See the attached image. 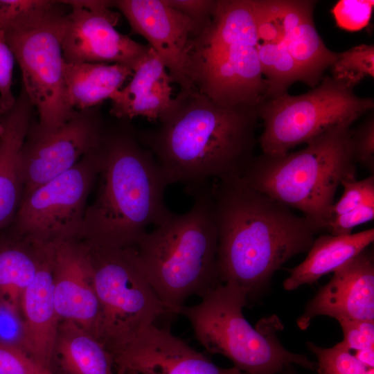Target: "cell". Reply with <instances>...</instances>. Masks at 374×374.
Returning <instances> with one entry per match:
<instances>
[{"label":"cell","mask_w":374,"mask_h":374,"mask_svg":"<svg viewBox=\"0 0 374 374\" xmlns=\"http://www.w3.org/2000/svg\"><path fill=\"white\" fill-rule=\"evenodd\" d=\"M373 6V0H340L332 8V14L340 28L358 31L369 23Z\"/></svg>","instance_id":"4dcf8cb0"},{"label":"cell","mask_w":374,"mask_h":374,"mask_svg":"<svg viewBox=\"0 0 374 374\" xmlns=\"http://www.w3.org/2000/svg\"><path fill=\"white\" fill-rule=\"evenodd\" d=\"M19 305L26 328L25 352L41 365L55 370L54 348L61 320L53 294L52 243L47 244L34 279L20 297Z\"/></svg>","instance_id":"ac0fdd59"},{"label":"cell","mask_w":374,"mask_h":374,"mask_svg":"<svg viewBox=\"0 0 374 374\" xmlns=\"http://www.w3.org/2000/svg\"><path fill=\"white\" fill-rule=\"evenodd\" d=\"M116 368L133 374H242L221 368L170 330L154 325L111 352Z\"/></svg>","instance_id":"9a60e30c"},{"label":"cell","mask_w":374,"mask_h":374,"mask_svg":"<svg viewBox=\"0 0 374 374\" xmlns=\"http://www.w3.org/2000/svg\"><path fill=\"white\" fill-rule=\"evenodd\" d=\"M15 60L5 33L0 29V116L8 113L16 101L12 91Z\"/></svg>","instance_id":"e575fe53"},{"label":"cell","mask_w":374,"mask_h":374,"mask_svg":"<svg viewBox=\"0 0 374 374\" xmlns=\"http://www.w3.org/2000/svg\"><path fill=\"white\" fill-rule=\"evenodd\" d=\"M8 229L0 235V294L19 304L25 289L34 279L46 246Z\"/></svg>","instance_id":"484cf974"},{"label":"cell","mask_w":374,"mask_h":374,"mask_svg":"<svg viewBox=\"0 0 374 374\" xmlns=\"http://www.w3.org/2000/svg\"><path fill=\"white\" fill-rule=\"evenodd\" d=\"M96 149L24 196L9 229L44 243L76 238L97 180Z\"/></svg>","instance_id":"30bf717a"},{"label":"cell","mask_w":374,"mask_h":374,"mask_svg":"<svg viewBox=\"0 0 374 374\" xmlns=\"http://www.w3.org/2000/svg\"><path fill=\"white\" fill-rule=\"evenodd\" d=\"M64 14L26 30L5 33L21 71L22 87L37 110L36 123L44 130L59 127L75 111L65 96L59 28Z\"/></svg>","instance_id":"8fae6325"},{"label":"cell","mask_w":374,"mask_h":374,"mask_svg":"<svg viewBox=\"0 0 374 374\" xmlns=\"http://www.w3.org/2000/svg\"><path fill=\"white\" fill-rule=\"evenodd\" d=\"M373 240V228L348 235L323 234L314 238L305 259L287 269L290 276L283 282L284 289L290 291L315 283L368 248Z\"/></svg>","instance_id":"603a6c76"},{"label":"cell","mask_w":374,"mask_h":374,"mask_svg":"<svg viewBox=\"0 0 374 374\" xmlns=\"http://www.w3.org/2000/svg\"><path fill=\"white\" fill-rule=\"evenodd\" d=\"M258 106L218 104L195 88L180 89L152 128L136 130L169 184L200 186L241 177L254 156Z\"/></svg>","instance_id":"6da1fadb"},{"label":"cell","mask_w":374,"mask_h":374,"mask_svg":"<svg viewBox=\"0 0 374 374\" xmlns=\"http://www.w3.org/2000/svg\"><path fill=\"white\" fill-rule=\"evenodd\" d=\"M63 2L69 7L59 24L65 62L118 64L133 71L150 51L115 28L120 15L111 10L113 1Z\"/></svg>","instance_id":"7c38bea8"},{"label":"cell","mask_w":374,"mask_h":374,"mask_svg":"<svg viewBox=\"0 0 374 374\" xmlns=\"http://www.w3.org/2000/svg\"><path fill=\"white\" fill-rule=\"evenodd\" d=\"M277 374H298L292 364L285 366L283 369Z\"/></svg>","instance_id":"ab89813d"},{"label":"cell","mask_w":374,"mask_h":374,"mask_svg":"<svg viewBox=\"0 0 374 374\" xmlns=\"http://www.w3.org/2000/svg\"><path fill=\"white\" fill-rule=\"evenodd\" d=\"M172 83L163 61L150 47L130 82L112 96L110 114L118 119L143 116L157 122L173 99Z\"/></svg>","instance_id":"44dd1931"},{"label":"cell","mask_w":374,"mask_h":374,"mask_svg":"<svg viewBox=\"0 0 374 374\" xmlns=\"http://www.w3.org/2000/svg\"><path fill=\"white\" fill-rule=\"evenodd\" d=\"M105 127L96 107L75 110L68 121L51 130L42 129L33 119L21 150L23 197L94 151Z\"/></svg>","instance_id":"4fadbf2b"},{"label":"cell","mask_w":374,"mask_h":374,"mask_svg":"<svg viewBox=\"0 0 374 374\" xmlns=\"http://www.w3.org/2000/svg\"><path fill=\"white\" fill-rule=\"evenodd\" d=\"M0 374H60L46 368L24 350L0 344Z\"/></svg>","instance_id":"d6a6232c"},{"label":"cell","mask_w":374,"mask_h":374,"mask_svg":"<svg viewBox=\"0 0 374 374\" xmlns=\"http://www.w3.org/2000/svg\"><path fill=\"white\" fill-rule=\"evenodd\" d=\"M256 21L257 50L266 82L265 100L287 93L303 74L283 41L280 26L272 0H252ZM264 100V101H265Z\"/></svg>","instance_id":"7402d4cb"},{"label":"cell","mask_w":374,"mask_h":374,"mask_svg":"<svg viewBox=\"0 0 374 374\" xmlns=\"http://www.w3.org/2000/svg\"><path fill=\"white\" fill-rule=\"evenodd\" d=\"M242 374H247V373H242Z\"/></svg>","instance_id":"ee69618b"},{"label":"cell","mask_w":374,"mask_h":374,"mask_svg":"<svg viewBox=\"0 0 374 374\" xmlns=\"http://www.w3.org/2000/svg\"><path fill=\"white\" fill-rule=\"evenodd\" d=\"M221 283H233L249 301L260 299L274 273L308 253L319 230L287 205L245 184L240 177L211 184Z\"/></svg>","instance_id":"7a4b0ae2"},{"label":"cell","mask_w":374,"mask_h":374,"mask_svg":"<svg viewBox=\"0 0 374 374\" xmlns=\"http://www.w3.org/2000/svg\"><path fill=\"white\" fill-rule=\"evenodd\" d=\"M112 6L127 19L131 33L149 42L173 83L180 89L195 88L187 73V55L191 40L199 30L191 19L164 0H116Z\"/></svg>","instance_id":"5bb4252c"},{"label":"cell","mask_w":374,"mask_h":374,"mask_svg":"<svg viewBox=\"0 0 374 374\" xmlns=\"http://www.w3.org/2000/svg\"><path fill=\"white\" fill-rule=\"evenodd\" d=\"M342 195L332 208V217L364 206H374V176L345 181ZM331 217V218H332Z\"/></svg>","instance_id":"1f68e13d"},{"label":"cell","mask_w":374,"mask_h":374,"mask_svg":"<svg viewBox=\"0 0 374 374\" xmlns=\"http://www.w3.org/2000/svg\"><path fill=\"white\" fill-rule=\"evenodd\" d=\"M330 68L331 77L354 89L365 78L374 76L373 45L362 44L338 53Z\"/></svg>","instance_id":"83f0119b"},{"label":"cell","mask_w":374,"mask_h":374,"mask_svg":"<svg viewBox=\"0 0 374 374\" xmlns=\"http://www.w3.org/2000/svg\"><path fill=\"white\" fill-rule=\"evenodd\" d=\"M372 98L357 96L353 89L326 76L299 96L285 93L258 106L263 131L258 139L262 154L282 155L308 143L333 125L373 109Z\"/></svg>","instance_id":"9c48e42d"},{"label":"cell","mask_w":374,"mask_h":374,"mask_svg":"<svg viewBox=\"0 0 374 374\" xmlns=\"http://www.w3.org/2000/svg\"><path fill=\"white\" fill-rule=\"evenodd\" d=\"M357 118L333 125L300 150L255 157L240 179L251 188L300 211L319 231L326 230L339 186L356 179L350 127Z\"/></svg>","instance_id":"5b68a950"},{"label":"cell","mask_w":374,"mask_h":374,"mask_svg":"<svg viewBox=\"0 0 374 374\" xmlns=\"http://www.w3.org/2000/svg\"><path fill=\"white\" fill-rule=\"evenodd\" d=\"M1 116H0V132H1Z\"/></svg>","instance_id":"b9f144b4"},{"label":"cell","mask_w":374,"mask_h":374,"mask_svg":"<svg viewBox=\"0 0 374 374\" xmlns=\"http://www.w3.org/2000/svg\"><path fill=\"white\" fill-rule=\"evenodd\" d=\"M184 190L193 197L190 209L147 231L135 247L151 285L171 314H179L190 296L202 297L221 283L211 185Z\"/></svg>","instance_id":"277c9868"},{"label":"cell","mask_w":374,"mask_h":374,"mask_svg":"<svg viewBox=\"0 0 374 374\" xmlns=\"http://www.w3.org/2000/svg\"><path fill=\"white\" fill-rule=\"evenodd\" d=\"M306 345L318 359V374H369L374 371L361 364L341 342L329 348L310 341Z\"/></svg>","instance_id":"f1b7e54d"},{"label":"cell","mask_w":374,"mask_h":374,"mask_svg":"<svg viewBox=\"0 0 374 374\" xmlns=\"http://www.w3.org/2000/svg\"><path fill=\"white\" fill-rule=\"evenodd\" d=\"M252 0H217L210 22L191 40L187 73L193 87L227 106H258L266 82L258 58Z\"/></svg>","instance_id":"8992f818"},{"label":"cell","mask_w":374,"mask_h":374,"mask_svg":"<svg viewBox=\"0 0 374 374\" xmlns=\"http://www.w3.org/2000/svg\"><path fill=\"white\" fill-rule=\"evenodd\" d=\"M86 245L100 307L98 338L110 352L161 316L171 314L151 285L135 247Z\"/></svg>","instance_id":"ba28073f"},{"label":"cell","mask_w":374,"mask_h":374,"mask_svg":"<svg viewBox=\"0 0 374 374\" xmlns=\"http://www.w3.org/2000/svg\"><path fill=\"white\" fill-rule=\"evenodd\" d=\"M34 107L23 87L12 107L1 116L0 231L13 222L24 194L21 150L33 121Z\"/></svg>","instance_id":"ffe728a7"},{"label":"cell","mask_w":374,"mask_h":374,"mask_svg":"<svg viewBox=\"0 0 374 374\" xmlns=\"http://www.w3.org/2000/svg\"><path fill=\"white\" fill-rule=\"evenodd\" d=\"M60 374H116L112 353L96 336L81 326L62 320L54 348Z\"/></svg>","instance_id":"d4e9b609"},{"label":"cell","mask_w":374,"mask_h":374,"mask_svg":"<svg viewBox=\"0 0 374 374\" xmlns=\"http://www.w3.org/2000/svg\"><path fill=\"white\" fill-rule=\"evenodd\" d=\"M344 338L341 341L348 350H360L373 348L374 322L366 321L341 320Z\"/></svg>","instance_id":"d590c367"},{"label":"cell","mask_w":374,"mask_h":374,"mask_svg":"<svg viewBox=\"0 0 374 374\" xmlns=\"http://www.w3.org/2000/svg\"><path fill=\"white\" fill-rule=\"evenodd\" d=\"M52 274L60 320L72 321L98 338L100 307L88 247L76 238L52 242Z\"/></svg>","instance_id":"2e32d148"},{"label":"cell","mask_w":374,"mask_h":374,"mask_svg":"<svg viewBox=\"0 0 374 374\" xmlns=\"http://www.w3.org/2000/svg\"><path fill=\"white\" fill-rule=\"evenodd\" d=\"M164 1L168 6L191 19L199 31L210 22L217 4V0Z\"/></svg>","instance_id":"8d00e7d4"},{"label":"cell","mask_w":374,"mask_h":374,"mask_svg":"<svg viewBox=\"0 0 374 374\" xmlns=\"http://www.w3.org/2000/svg\"><path fill=\"white\" fill-rule=\"evenodd\" d=\"M374 219V206H364L333 216L326 231L335 235L352 233L353 229Z\"/></svg>","instance_id":"74e56055"},{"label":"cell","mask_w":374,"mask_h":374,"mask_svg":"<svg viewBox=\"0 0 374 374\" xmlns=\"http://www.w3.org/2000/svg\"><path fill=\"white\" fill-rule=\"evenodd\" d=\"M117 372H116V374H132L127 371H125L122 368H117L116 369Z\"/></svg>","instance_id":"60d3db41"},{"label":"cell","mask_w":374,"mask_h":374,"mask_svg":"<svg viewBox=\"0 0 374 374\" xmlns=\"http://www.w3.org/2000/svg\"><path fill=\"white\" fill-rule=\"evenodd\" d=\"M369 374H374V371L370 373Z\"/></svg>","instance_id":"7bdbcfd3"},{"label":"cell","mask_w":374,"mask_h":374,"mask_svg":"<svg viewBox=\"0 0 374 374\" xmlns=\"http://www.w3.org/2000/svg\"><path fill=\"white\" fill-rule=\"evenodd\" d=\"M133 71L118 64H64L66 100L73 110H84L97 107L120 90Z\"/></svg>","instance_id":"cb8c5ba5"},{"label":"cell","mask_w":374,"mask_h":374,"mask_svg":"<svg viewBox=\"0 0 374 374\" xmlns=\"http://www.w3.org/2000/svg\"><path fill=\"white\" fill-rule=\"evenodd\" d=\"M106 125L96 149L98 188L76 239L87 245L136 247L150 225L174 215L165 202L169 185L153 154L139 141L131 120Z\"/></svg>","instance_id":"3957f363"},{"label":"cell","mask_w":374,"mask_h":374,"mask_svg":"<svg viewBox=\"0 0 374 374\" xmlns=\"http://www.w3.org/2000/svg\"><path fill=\"white\" fill-rule=\"evenodd\" d=\"M354 355L366 367L374 368V348L357 350Z\"/></svg>","instance_id":"f35d334b"},{"label":"cell","mask_w":374,"mask_h":374,"mask_svg":"<svg viewBox=\"0 0 374 374\" xmlns=\"http://www.w3.org/2000/svg\"><path fill=\"white\" fill-rule=\"evenodd\" d=\"M319 315L341 320L374 322V254L365 249L334 271L306 305L298 319L299 328L306 329Z\"/></svg>","instance_id":"e0dca14e"},{"label":"cell","mask_w":374,"mask_h":374,"mask_svg":"<svg viewBox=\"0 0 374 374\" xmlns=\"http://www.w3.org/2000/svg\"><path fill=\"white\" fill-rule=\"evenodd\" d=\"M62 1L0 0V29L5 33L37 26L68 11Z\"/></svg>","instance_id":"4316f807"},{"label":"cell","mask_w":374,"mask_h":374,"mask_svg":"<svg viewBox=\"0 0 374 374\" xmlns=\"http://www.w3.org/2000/svg\"><path fill=\"white\" fill-rule=\"evenodd\" d=\"M350 141L353 160L367 169L373 175L374 172V116L369 114L355 130H351Z\"/></svg>","instance_id":"836d02e7"},{"label":"cell","mask_w":374,"mask_h":374,"mask_svg":"<svg viewBox=\"0 0 374 374\" xmlns=\"http://www.w3.org/2000/svg\"><path fill=\"white\" fill-rule=\"evenodd\" d=\"M282 37L287 48L300 69L303 82L314 88L324 71L336 61L338 53L328 48L313 20L317 3L310 0H273Z\"/></svg>","instance_id":"d6986e66"},{"label":"cell","mask_w":374,"mask_h":374,"mask_svg":"<svg viewBox=\"0 0 374 374\" xmlns=\"http://www.w3.org/2000/svg\"><path fill=\"white\" fill-rule=\"evenodd\" d=\"M0 344L18 348L25 352L26 328L20 305L1 294Z\"/></svg>","instance_id":"f546056e"},{"label":"cell","mask_w":374,"mask_h":374,"mask_svg":"<svg viewBox=\"0 0 374 374\" xmlns=\"http://www.w3.org/2000/svg\"><path fill=\"white\" fill-rule=\"evenodd\" d=\"M245 292L233 283H220L202 296L196 305H184L179 314L190 322L195 336L206 350L222 355L247 374H277L289 364L314 370L317 363L294 353L280 343L282 324L276 316L265 318L255 329L242 309Z\"/></svg>","instance_id":"52a82bcc"}]
</instances>
